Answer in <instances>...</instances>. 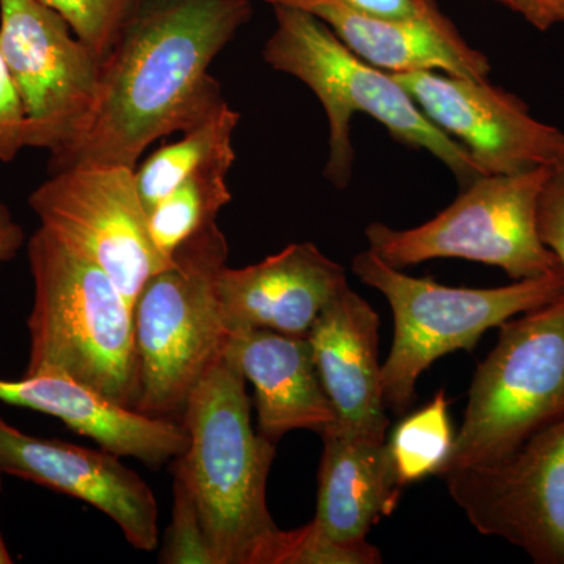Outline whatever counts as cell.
Listing matches in <instances>:
<instances>
[{
    "label": "cell",
    "mask_w": 564,
    "mask_h": 564,
    "mask_svg": "<svg viewBox=\"0 0 564 564\" xmlns=\"http://www.w3.org/2000/svg\"><path fill=\"white\" fill-rule=\"evenodd\" d=\"M0 473L66 494L109 516L139 551L159 544L158 500L120 456L63 441L41 440L0 417Z\"/></svg>",
    "instance_id": "4fadbf2b"
},
{
    "label": "cell",
    "mask_w": 564,
    "mask_h": 564,
    "mask_svg": "<svg viewBox=\"0 0 564 564\" xmlns=\"http://www.w3.org/2000/svg\"><path fill=\"white\" fill-rule=\"evenodd\" d=\"M57 11L96 57L109 54L141 0H39Z\"/></svg>",
    "instance_id": "603a6c76"
},
{
    "label": "cell",
    "mask_w": 564,
    "mask_h": 564,
    "mask_svg": "<svg viewBox=\"0 0 564 564\" xmlns=\"http://www.w3.org/2000/svg\"><path fill=\"white\" fill-rule=\"evenodd\" d=\"M0 489H2V473H0Z\"/></svg>",
    "instance_id": "d6a6232c"
},
{
    "label": "cell",
    "mask_w": 564,
    "mask_h": 564,
    "mask_svg": "<svg viewBox=\"0 0 564 564\" xmlns=\"http://www.w3.org/2000/svg\"><path fill=\"white\" fill-rule=\"evenodd\" d=\"M29 137L28 117L0 51V162L14 161L24 148H29Z\"/></svg>",
    "instance_id": "484cf974"
},
{
    "label": "cell",
    "mask_w": 564,
    "mask_h": 564,
    "mask_svg": "<svg viewBox=\"0 0 564 564\" xmlns=\"http://www.w3.org/2000/svg\"><path fill=\"white\" fill-rule=\"evenodd\" d=\"M293 7L325 22L362 61L391 74L440 70L452 76L488 79V58L459 35L444 14L421 21H384L364 17L339 0H265Z\"/></svg>",
    "instance_id": "ac0fdd59"
},
{
    "label": "cell",
    "mask_w": 564,
    "mask_h": 564,
    "mask_svg": "<svg viewBox=\"0 0 564 564\" xmlns=\"http://www.w3.org/2000/svg\"><path fill=\"white\" fill-rule=\"evenodd\" d=\"M33 278L28 372L65 373L122 406L140 395L133 307L109 274L40 226L28 243Z\"/></svg>",
    "instance_id": "3957f363"
},
{
    "label": "cell",
    "mask_w": 564,
    "mask_h": 564,
    "mask_svg": "<svg viewBox=\"0 0 564 564\" xmlns=\"http://www.w3.org/2000/svg\"><path fill=\"white\" fill-rule=\"evenodd\" d=\"M13 563L9 549H7L6 541H3L2 533H0V564Z\"/></svg>",
    "instance_id": "1f68e13d"
},
{
    "label": "cell",
    "mask_w": 564,
    "mask_h": 564,
    "mask_svg": "<svg viewBox=\"0 0 564 564\" xmlns=\"http://www.w3.org/2000/svg\"><path fill=\"white\" fill-rule=\"evenodd\" d=\"M551 13L555 24L564 22V0H551Z\"/></svg>",
    "instance_id": "4dcf8cb0"
},
{
    "label": "cell",
    "mask_w": 564,
    "mask_h": 564,
    "mask_svg": "<svg viewBox=\"0 0 564 564\" xmlns=\"http://www.w3.org/2000/svg\"><path fill=\"white\" fill-rule=\"evenodd\" d=\"M0 402L52 415L80 436L90 437L102 451L151 467L176 462L188 448L184 423L122 406L65 373L0 380Z\"/></svg>",
    "instance_id": "2e32d148"
},
{
    "label": "cell",
    "mask_w": 564,
    "mask_h": 564,
    "mask_svg": "<svg viewBox=\"0 0 564 564\" xmlns=\"http://www.w3.org/2000/svg\"><path fill=\"white\" fill-rule=\"evenodd\" d=\"M322 440L314 524L340 543L367 540L402 496L388 445L347 436L333 426Z\"/></svg>",
    "instance_id": "d6986e66"
},
{
    "label": "cell",
    "mask_w": 564,
    "mask_h": 564,
    "mask_svg": "<svg viewBox=\"0 0 564 564\" xmlns=\"http://www.w3.org/2000/svg\"><path fill=\"white\" fill-rule=\"evenodd\" d=\"M225 356L254 388L259 433L273 443L295 430L323 434L336 425L307 336L239 329Z\"/></svg>",
    "instance_id": "e0dca14e"
},
{
    "label": "cell",
    "mask_w": 564,
    "mask_h": 564,
    "mask_svg": "<svg viewBox=\"0 0 564 564\" xmlns=\"http://www.w3.org/2000/svg\"><path fill=\"white\" fill-rule=\"evenodd\" d=\"M251 17V0H141L102 58L90 117L50 173L137 169L154 141L206 121L228 102L212 63Z\"/></svg>",
    "instance_id": "6da1fadb"
},
{
    "label": "cell",
    "mask_w": 564,
    "mask_h": 564,
    "mask_svg": "<svg viewBox=\"0 0 564 564\" xmlns=\"http://www.w3.org/2000/svg\"><path fill=\"white\" fill-rule=\"evenodd\" d=\"M554 169L488 174L463 187L432 220L411 229L375 221L366 228L369 250L395 267L433 259H466L503 270L513 281L562 270L538 229V207Z\"/></svg>",
    "instance_id": "ba28073f"
},
{
    "label": "cell",
    "mask_w": 564,
    "mask_h": 564,
    "mask_svg": "<svg viewBox=\"0 0 564 564\" xmlns=\"http://www.w3.org/2000/svg\"><path fill=\"white\" fill-rule=\"evenodd\" d=\"M273 11L276 28L263 46V62L303 82L321 101L329 128L325 177L334 187L344 191L351 181L356 113L381 122L400 143L429 151L462 187L485 176L469 151L437 129L391 73L358 57L314 14L285 6H273Z\"/></svg>",
    "instance_id": "277c9868"
},
{
    "label": "cell",
    "mask_w": 564,
    "mask_h": 564,
    "mask_svg": "<svg viewBox=\"0 0 564 564\" xmlns=\"http://www.w3.org/2000/svg\"><path fill=\"white\" fill-rule=\"evenodd\" d=\"M239 122V111L228 102L223 104L202 124L184 132L180 141L152 152L135 169L137 187L147 210L193 174L215 165L232 166L236 162L232 139Z\"/></svg>",
    "instance_id": "ffe728a7"
},
{
    "label": "cell",
    "mask_w": 564,
    "mask_h": 564,
    "mask_svg": "<svg viewBox=\"0 0 564 564\" xmlns=\"http://www.w3.org/2000/svg\"><path fill=\"white\" fill-rule=\"evenodd\" d=\"M351 272L383 293L392 310L393 343L381 377L386 406L397 415L406 413L419 378L434 361L448 352L473 351L488 329L564 295L563 269L502 288H447L410 276L366 250L352 258Z\"/></svg>",
    "instance_id": "8992f818"
},
{
    "label": "cell",
    "mask_w": 564,
    "mask_h": 564,
    "mask_svg": "<svg viewBox=\"0 0 564 564\" xmlns=\"http://www.w3.org/2000/svg\"><path fill=\"white\" fill-rule=\"evenodd\" d=\"M538 229L541 240L555 252L564 270V165L554 169L541 193Z\"/></svg>",
    "instance_id": "4316f807"
},
{
    "label": "cell",
    "mask_w": 564,
    "mask_h": 564,
    "mask_svg": "<svg viewBox=\"0 0 564 564\" xmlns=\"http://www.w3.org/2000/svg\"><path fill=\"white\" fill-rule=\"evenodd\" d=\"M514 13L521 14L538 31H547L555 25L551 13V0H494Z\"/></svg>",
    "instance_id": "f546056e"
},
{
    "label": "cell",
    "mask_w": 564,
    "mask_h": 564,
    "mask_svg": "<svg viewBox=\"0 0 564 564\" xmlns=\"http://www.w3.org/2000/svg\"><path fill=\"white\" fill-rule=\"evenodd\" d=\"M231 169L215 165L193 174L148 212L152 242L169 261L182 243L217 223L218 214L232 202Z\"/></svg>",
    "instance_id": "44dd1931"
},
{
    "label": "cell",
    "mask_w": 564,
    "mask_h": 564,
    "mask_svg": "<svg viewBox=\"0 0 564 564\" xmlns=\"http://www.w3.org/2000/svg\"><path fill=\"white\" fill-rule=\"evenodd\" d=\"M381 554L367 540L340 543L322 532L314 521L284 530L278 564H377Z\"/></svg>",
    "instance_id": "cb8c5ba5"
},
{
    "label": "cell",
    "mask_w": 564,
    "mask_h": 564,
    "mask_svg": "<svg viewBox=\"0 0 564 564\" xmlns=\"http://www.w3.org/2000/svg\"><path fill=\"white\" fill-rule=\"evenodd\" d=\"M392 76L437 129L469 151L485 176L564 165V133L488 79L440 70Z\"/></svg>",
    "instance_id": "7c38bea8"
},
{
    "label": "cell",
    "mask_w": 564,
    "mask_h": 564,
    "mask_svg": "<svg viewBox=\"0 0 564 564\" xmlns=\"http://www.w3.org/2000/svg\"><path fill=\"white\" fill-rule=\"evenodd\" d=\"M315 366L336 413L337 432L359 440L386 443L383 366L380 317L362 296L344 285L323 307L307 334Z\"/></svg>",
    "instance_id": "5bb4252c"
},
{
    "label": "cell",
    "mask_w": 564,
    "mask_h": 564,
    "mask_svg": "<svg viewBox=\"0 0 564 564\" xmlns=\"http://www.w3.org/2000/svg\"><path fill=\"white\" fill-rule=\"evenodd\" d=\"M364 17L384 21H421L441 17L434 0H339Z\"/></svg>",
    "instance_id": "83f0119b"
},
{
    "label": "cell",
    "mask_w": 564,
    "mask_h": 564,
    "mask_svg": "<svg viewBox=\"0 0 564 564\" xmlns=\"http://www.w3.org/2000/svg\"><path fill=\"white\" fill-rule=\"evenodd\" d=\"M564 414V295L499 326L440 477L502 462Z\"/></svg>",
    "instance_id": "52a82bcc"
},
{
    "label": "cell",
    "mask_w": 564,
    "mask_h": 564,
    "mask_svg": "<svg viewBox=\"0 0 564 564\" xmlns=\"http://www.w3.org/2000/svg\"><path fill=\"white\" fill-rule=\"evenodd\" d=\"M229 247L217 223L174 251L133 304L140 395L135 410L154 417L184 413L195 386L228 347L218 282Z\"/></svg>",
    "instance_id": "5b68a950"
},
{
    "label": "cell",
    "mask_w": 564,
    "mask_h": 564,
    "mask_svg": "<svg viewBox=\"0 0 564 564\" xmlns=\"http://www.w3.org/2000/svg\"><path fill=\"white\" fill-rule=\"evenodd\" d=\"M24 242L25 234L20 223L14 220L9 207L0 203V265L17 258Z\"/></svg>",
    "instance_id": "f1b7e54d"
},
{
    "label": "cell",
    "mask_w": 564,
    "mask_h": 564,
    "mask_svg": "<svg viewBox=\"0 0 564 564\" xmlns=\"http://www.w3.org/2000/svg\"><path fill=\"white\" fill-rule=\"evenodd\" d=\"M182 414L188 448L174 473L191 488L215 564H278L284 530L267 507L276 443L252 429L247 380L225 355Z\"/></svg>",
    "instance_id": "7a4b0ae2"
},
{
    "label": "cell",
    "mask_w": 564,
    "mask_h": 564,
    "mask_svg": "<svg viewBox=\"0 0 564 564\" xmlns=\"http://www.w3.org/2000/svg\"><path fill=\"white\" fill-rule=\"evenodd\" d=\"M172 524L166 532L161 562L169 564H215L191 488L174 473Z\"/></svg>",
    "instance_id": "d4e9b609"
},
{
    "label": "cell",
    "mask_w": 564,
    "mask_h": 564,
    "mask_svg": "<svg viewBox=\"0 0 564 564\" xmlns=\"http://www.w3.org/2000/svg\"><path fill=\"white\" fill-rule=\"evenodd\" d=\"M454 443L448 402L440 391L432 402L404 417L386 441L400 488L440 475Z\"/></svg>",
    "instance_id": "7402d4cb"
},
{
    "label": "cell",
    "mask_w": 564,
    "mask_h": 564,
    "mask_svg": "<svg viewBox=\"0 0 564 564\" xmlns=\"http://www.w3.org/2000/svg\"><path fill=\"white\" fill-rule=\"evenodd\" d=\"M29 206L40 226L101 267L132 307L148 280L172 263L152 242L135 169L93 165L51 173Z\"/></svg>",
    "instance_id": "9c48e42d"
},
{
    "label": "cell",
    "mask_w": 564,
    "mask_h": 564,
    "mask_svg": "<svg viewBox=\"0 0 564 564\" xmlns=\"http://www.w3.org/2000/svg\"><path fill=\"white\" fill-rule=\"evenodd\" d=\"M347 284L344 267L306 242L243 269L226 267L218 292L231 334L259 328L307 336L323 307Z\"/></svg>",
    "instance_id": "9a60e30c"
},
{
    "label": "cell",
    "mask_w": 564,
    "mask_h": 564,
    "mask_svg": "<svg viewBox=\"0 0 564 564\" xmlns=\"http://www.w3.org/2000/svg\"><path fill=\"white\" fill-rule=\"evenodd\" d=\"M485 536L502 538L538 564H564V414L502 462L443 477Z\"/></svg>",
    "instance_id": "8fae6325"
},
{
    "label": "cell",
    "mask_w": 564,
    "mask_h": 564,
    "mask_svg": "<svg viewBox=\"0 0 564 564\" xmlns=\"http://www.w3.org/2000/svg\"><path fill=\"white\" fill-rule=\"evenodd\" d=\"M0 51L29 121V148L62 151L96 104L101 58L39 0H0Z\"/></svg>",
    "instance_id": "30bf717a"
}]
</instances>
